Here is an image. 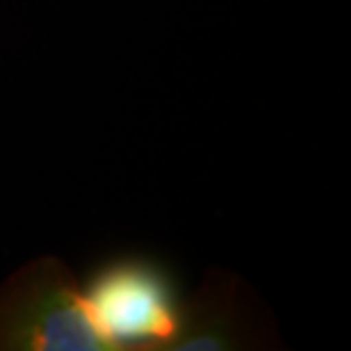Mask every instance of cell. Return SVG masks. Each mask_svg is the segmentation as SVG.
<instances>
[{
  "label": "cell",
  "instance_id": "1",
  "mask_svg": "<svg viewBox=\"0 0 351 351\" xmlns=\"http://www.w3.org/2000/svg\"><path fill=\"white\" fill-rule=\"evenodd\" d=\"M112 351L66 265L39 258L0 287V351Z\"/></svg>",
  "mask_w": 351,
  "mask_h": 351
},
{
  "label": "cell",
  "instance_id": "2",
  "mask_svg": "<svg viewBox=\"0 0 351 351\" xmlns=\"http://www.w3.org/2000/svg\"><path fill=\"white\" fill-rule=\"evenodd\" d=\"M82 292L112 351L178 347L185 338V315L169 278L149 261L108 263Z\"/></svg>",
  "mask_w": 351,
  "mask_h": 351
}]
</instances>
